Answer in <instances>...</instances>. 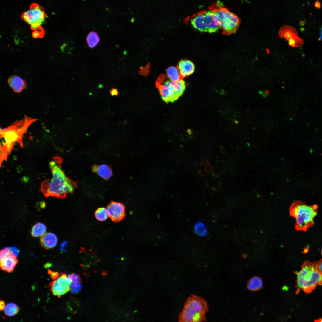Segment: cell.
Segmentation results:
<instances>
[{"label":"cell","instance_id":"cell-18","mask_svg":"<svg viewBox=\"0 0 322 322\" xmlns=\"http://www.w3.org/2000/svg\"><path fill=\"white\" fill-rule=\"evenodd\" d=\"M262 285V279L259 277L255 276L252 278L248 281L247 287L250 290L256 291L261 288Z\"/></svg>","mask_w":322,"mask_h":322},{"label":"cell","instance_id":"cell-1","mask_svg":"<svg viewBox=\"0 0 322 322\" xmlns=\"http://www.w3.org/2000/svg\"><path fill=\"white\" fill-rule=\"evenodd\" d=\"M60 158L55 157L49 163L52 177L43 181L41 190L46 197L50 196L64 198L72 193L76 187V182L69 178L61 168Z\"/></svg>","mask_w":322,"mask_h":322},{"label":"cell","instance_id":"cell-2","mask_svg":"<svg viewBox=\"0 0 322 322\" xmlns=\"http://www.w3.org/2000/svg\"><path fill=\"white\" fill-rule=\"evenodd\" d=\"M37 119L25 116L24 118L15 122L9 126L0 129L1 162L7 159L14 144L18 143L23 146V137L29 127Z\"/></svg>","mask_w":322,"mask_h":322},{"label":"cell","instance_id":"cell-22","mask_svg":"<svg viewBox=\"0 0 322 322\" xmlns=\"http://www.w3.org/2000/svg\"><path fill=\"white\" fill-rule=\"evenodd\" d=\"M100 40V38L97 34L93 31L89 33L86 38L87 44L91 48H93L96 46L98 44Z\"/></svg>","mask_w":322,"mask_h":322},{"label":"cell","instance_id":"cell-21","mask_svg":"<svg viewBox=\"0 0 322 322\" xmlns=\"http://www.w3.org/2000/svg\"><path fill=\"white\" fill-rule=\"evenodd\" d=\"M167 76L171 80L177 81L182 79L179 72L175 67L171 66L166 69Z\"/></svg>","mask_w":322,"mask_h":322},{"label":"cell","instance_id":"cell-27","mask_svg":"<svg viewBox=\"0 0 322 322\" xmlns=\"http://www.w3.org/2000/svg\"><path fill=\"white\" fill-rule=\"evenodd\" d=\"M48 273L50 275L51 278L54 280L57 279L59 276V274L57 272H52L51 270H49Z\"/></svg>","mask_w":322,"mask_h":322},{"label":"cell","instance_id":"cell-20","mask_svg":"<svg viewBox=\"0 0 322 322\" xmlns=\"http://www.w3.org/2000/svg\"><path fill=\"white\" fill-rule=\"evenodd\" d=\"M193 228L195 233L198 236L204 237L208 234L207 229L205 224L202 222H196L194 225Z\"/></svg>","mask_w":322,"mask_h":322},{"label":"cell","instance_id":"cell-28","mask_svg":"<svg viewBox=\"0 0 322 322\" xmlns=\"http://www.w3.org/2000/svg\"><path fill=\"white\" fill-rule=\"evenodd\" d=\"M316 267L318 271L322 275V258L317 262Z\"/></svg>","mask_w":322,"mask_h":322},{"label":"cell","instance_id":"cell-36","mask_svg":"<svg viewBox=\"0 0 322 322\" xmlns=\"http://www.w3.org/2000/svg\"><path fill=\"white\" fill-rule=\"evenodd\" d=\"M321 254H322V249L321 251Z\"/></svg>","mask_w":322,"mask_h":322},{"label":"cell","instance_id":"cell-23","mask_svg":"<svg viewBox=\"0 0 322 322\" xmlns=\"http://www.w3.org/2000/svg\"><path fill=\"white\" fill-rule=\"evenodd\" d=\"M95 215L96 219L100 221H104L109 217L107 209L104 207L98 208L95 211Z\"/></svg>","mask_w":322,"mask_h":322},{"label":"cell","instance_id":"cell-34","mask_svg":"<svg viewBox=\"0 0 322 322\" xmlns=\"http://www.w3.org/2000/svg\"><path fill=\"white\" fill-rule=\"evenodd\" d=\"M66 244H67V242H63L61 244V246L62 247H64L65 245H66Z\"/></svg>","mask_w":322,"mask_h":322},{"label":"cell","instance_id":"cell-8","mask_svg":"<svg viewBox=\"0 0 322 322\" xmlns=\"http://www.w3.org/2000/svg\"><path fill=\"white\" fill-rule=\"evenodd\" d=\"M165 75H161L156 82L161 97L165 103L173 102L183 94L186 88L185 82L182 79L175 81L167 79Z\"/></svg>","mask_w":322,"mask_h":322},{"label":"cell","instance_id":"cell-30","mask_svg":"<svg viewBox=\"0 0 322 322\" xmlns=\"http://www.w3.org/2000/svg\"><path fill=\"white\" fill-rule=\"evenodd\" d=\"M13 253L16 256H18L19 254V250L14 247H9Z\"/></svg>","mask_w":322,"mask_h":322},{"label":"cell","instance_id":"cell-17","mask_svg":"<svg viewBox=\"0 0 322 322\" xmlns=\"http://www.w3.org/2000/svg\"><path fill=\"white\" fill-rule=\"evenodd\" d=\"M92 170L93 172L97 173L105 180L109 179L112 174L111 168L108 165L105 164L95 165L93 167Z\"/></svg>","mask_w":322,"mask_h":322},{"label":"cell","instance_id":"cell-5","mask_svg":"<svg viewBox=\"0 0 322 322\" xmlns=\"http://www.w3.org/2000/svg\"><path fill=\"white\" fill-rule=\"evenodd\" d=\"M208 311L206 301L199 296L193 295L185 303L180 313L179 321L182 322H199L206 321L205 315Z\"/></svg>","mask_w":322,"mask_h":322},{"label":"cell","instance_id":"cell-15","mask_svg":"<svg viewBox=\"0 0 322 322\" xmlns=\"http://www.w3.org/2000/svg\"><path fill=\"white\" fill-rule=\"evenodd\" d=\"M9 86L16 93H20L25 89L27 86L25 80L17 75L10 76L8 80Z\"/></svg>","mask_w":322,"mask_h":322},{"label":"cell","instance_id":"cell-33","mask_svg":"<svg viewBox=\"0 0 322 322\" xmlns=\"http://www.w3.org/2000/svg\"><path fill=\"white\" fill-rule=\"evenodd\" d=\"M52 264L50 263H47L45 264L44 266V267L45 268H48L52 266Z\"/></svg>","mask_w":322,"mask_h":322},{"label":"cell","instance_id":"cell-6","mask_svg":"<svg viewBox=\"0 0 322 322\" xmlns=\"http://www.w3.org/2000/svg\"><path fill=\"white\" fill-rule=\"evenodd\" d=\"M209 9L216 15L222 30V34L229 35L236 32L241 22L236 15L225 7L219 0L213 2Z\"/></svg>","mask_w":322,"mask_h":322},{"label":"cell","instance_id":"cell-14","mask_svg":"<svg viewBox=\"0 0 322 322\" xmlns=\"http://www.w3.org/2000/svg\"><path fill=\"white\" fill-rule=\"evenodd\" d=\"M177 68L182 79H183L194 72L195 66L191 61L187 59H182L179 62Z\"/></svg>","mask_w":322,"mask_h":322},{"label":"cell","instance_id":"cell-35","mask_svg":"<svg viewBox=\"0 0 322 322\" xmlns=\"http://www.w3.org/2000/svg\"><path fill=\"white\" fill-rule=\"evenodd\" d=\"M319 38L320 39H322V26L321 29V32H320V34L319 36Z\"/></svg>","mask_w":322,"mask_h":322},{"label":"cell","instance_id":"cell-10","mask_svg":"<svg viewBox=\"0 0 322 322\" xmlns=\"http://www.w3.org/2000/svg\"><path fill=\"white\" fill-rule=\"evenodd\" d=\"M71 283V280L68 276L62 274L50 283V290L54 295L60 297L70 290Z\"/></svg>","mask_w":322,"mask_h":322},{"label":"cell","instance_id":"cell-25","mask_svg":"<svg viewBox=\"0 0 322 322\" xmlns=\"http://www.w3.org/2000/svg\"><path fill=\"white\" fill-rule=\"evenodd\" d=\"M68 276L71 281L70 287L80 284V278L78 275L73 273L69 275Z\"/></svg>","mask_w":322,"mask_h":322},{"label":"cell","instance_id":"cell-4","mask_svg":"<svg viewBox=\"0 0 322 322\" xmlns=\"http://www.w3.org/2000/svg\"><path fill=\"white\" fill-rule=\"evenodd\" d=\"M316 205H309L303 202H294L289 208L291 216L295 218V228L297 231H306L314 224V219L317 214Z\"/></svg>","mask_w":322,"mask_h":322},{"label":"cell","instance_id":"cell-16","mask_svg":"<svg viewBox=\"0 0 322 322\" xmlns=\"http://www.w3.org/2000/svg\"><path fill=\"white\" fill-rule=\"evenodd\" d=\"M41 246L46 249H49L54 247L57 243V238L56 236L51 233H45L40 239Z\"/></svg>","mask_w":322,"mask_h":322},{"label":"cell","instance_id":"cell-19","mask_svg":"<svg viewBox=\"0 0 322 322\" xmlns=\"http://www.w3.org/2000/svg\"><path fill=\"white\" fill-rule=\"evenodd\" d=\"M46 228L43 224L38 222L35 224L32 228L31 235L34 237H37L42 236L45 233Z\"/></svg>","mask_w":322,"mask_h":322},{"label":"cell","instance_id":"cell-31","mask_svg":"<svg viewBox=\"0 0 322 322\" xmlns=\"http://www.w3.org/2000/svg\"><path fill=\"white\" fill-rule=\"evenodd\" d=\"M5 304L4 302L2 300H1L0 301V310L1 311L3 310L5 307Z\"/></svg>","mask_w":322,"mask_h":322},{"label":"cell","instance_id":"cell-29","mask_svg":"<svg viewBox=\"0 0 322 322\" xmlns=\"http://www.w3.org/2000/svg\"><path fill=\"white\" fill-rule=\"evenodd\" d=\"M110 93L112 96H117L118 95L119 92L117 89L115 88H112L109 90Z\"/></svg>","mask_w":322,"mask_h":322},{"label":"cell","instance_id":"cell-3","mask_svg":"<svg viewBox=\"0 0 322 322\" xmlns=\"http://www.w3.org/2000/svg\"><path fill=\"white\" fill-rule=\"evenodd\" d=\"M317 262L305 261L297 275V292L302 290L306 293L312 292L318 285H322V275L318 271Z\"/></svg>","mask_w":322,"mask_h":322},{"label":"cell","instance_id":"cell-24","mask_svg":"<svg viewBox=\"0 0 322 322\" xmlns=\"http://www.w3.org/2000/svg\"><path fill=\"white\" fill-rule=\"evenodd\" d=\"M19 310V307L16 304L13 303H10L5 306L4 312L6 315L12 316L16 314Z\"/></svg>","mask_w":322,"mask_h":322},{"label":"cell","instance_id":"cell-11","mask_svg":"<svg viewBox=\"0 0 322 322\" xmlns=\"http://www.w3.org/2000/svg\"><path fill=\"white\" fill-rule=\"evenodd\" d=\"M279 34L281 37H284L288 41L289 45L291 47H300L303 44V39L298 36L296 30L292 27L285 25L281 27Z\"/></svg>","mask_w":322,"mask_h":322},{"label":"cell","instance_id":"cell-13","mask_svg":"<svg viewBox=\"0 0 322 322\" xmlns=\"http://www.w3.org/2000/svg\"><path fill=\"white\" fill-rule=\"evenodd\" d=\"M125 207L122 203L111 201L107 207L109 217L114 222L122 220L125 216Z\"/></svg>","mask_w":322,"mask_h":322},{"label":"cell","instance_id":"cell-32","mask_svg":"<svg viewBox=\"0 0 322 322\" xmlns=\"http://www.w3.org/2000/svg\"><path fill=\"white\" fill-rule=\"evenodd\" d=\"M314 6L317 9H320L321 7V3L318 1H317L315 3Z\"/></svg>","mask_w":322,"mask_h":322},{"label":"cell","instance_id":"cell-12","mask_svg":"<svg viewBox=\"0 0 322 322\" xmlns=\"http://www.w3.org/2000/svg\"><path fill=\"white\" fill-rule=\"evenodd\" d=\"M0 262L1 269L10 273L13 270L18 261L9 248L5 247L0 251Z\"/></svg>","mask_w":322,"mask_h":322},{"label":"cell","instance_id":"cell-26","mask_svg":"<svg viewBox=\"0 0 322 322\" xmlns=\"http://www.w3.org/2000/svg\"><path fill=\"white\" fill-rule=\"evenodd\" d=\"M81 287V285L80 284L71 287L70 289L72 293H75L78 292L80 290Z\"/></svg>","mask_w":322,"mask_h":322},{"label":"cell","instance_id":"cell-7","mask_svg":"<svg viewBox=\"0 0 322 322\" xmlns=\"http://www.w3.org/2000/svg\"><path fill=\"white\" fill-rule=\"evenodd\" d=\"M195 29L201 32H215L221 28L218 18L212 10L200 11L185 19Z\"/></svg>","mask_w":322,"mask_h":322},{"label":"cell","instance_id":"cell-9","mask_svg":"<svg viewBox=\"0 0 322 322\" xmlns=\"http://www.w3.org/2000/svg\"><path fill=\"white\" fill-rule=\"evenodd\" d=\"M47 17L44 8L36 3H32L29 10L23 12L21 17L30 25L33 31L44 32L41 25Z\"/></svg>","mask_w":322,"mask_h":322}]
</instances>
